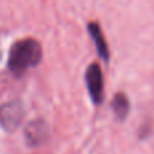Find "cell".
<instances>
[{
    "instance_id": "7a4b0ae2",
    "label": "cell",
    "mask_w": 154,
    "mask_h": 154,
    "mask_svg": "<svg viewBox=\"0 0 154 154\" xmlns=\"http://www.w3.org/2000/svg\"><path fill=\"white\" fill-rule=\"evenodd\" d=\"M85 81H87V88L89 92L91 100L93 101V104L100 106L104 99V80L101 69L97 64H91L87 68Z\"/></svg>"
},
{
    "instance_id": "3957f363",
    "label": "cell",
    "mask_w": 154,
    "mask_h": 154,
    "mask_svg": "<svg viewBox=\"0 0 154 154\" xmlns=\"http://www.w3.org/2000/svg\"><path fill=\"white\" fill-rule=\"evenodd\" d=\"M23 120V107L19 101H8L0 107V126L5 131H14Z\"/></svg>"
},
{
    "instance_id": "8992f818",
    "label": "cell",
    "mask_w": 154,
    "mask_h": 154,
    "mask_svg": "<svg viewBox=\"0 0 154 154\" xmlns=\"http://www.w3.org/2000/svg\"><path fill=\"white\" fill-rule=\"evenodd\" d=\"M112 109H114L115 115L118 119H125L127 116L128 111H130V101H128L127 96L125 93H118L115 95L114 100H112Z\"/></svg>"
},
{
    "instance_id": "5b68a950",
    "label": "cell",
    "mask_w": 154,
    "mask_h": 154,
    "mask_svg": "<svg viewBox=\"0 0 154 154\" xmlns=\"http://www.w3.org/2000/svg\"><path fill=\"white\" fill-rule=\"evenodd\" d=\"M46 135V126L43 122L41 120H35V122H31L26 128V139L27 143L32 145H39L43 142Z\"/></svg>"
},
{
    "instance_id": "277c9868",
    "label": "cell",
    "mask_w": 154,
    "mask_h": 154,
    "mask_svg": "<svg viewBox=\"0 0 154 154\" xmlns=\"http://www.w3.org/2000/svg\"><path fill=\"white\" fill-rule=\"evenodd\" d=\"M88 32H89L93 43H95L96 50H97V54L101 57L103 61H108L109 50H108V46H107L104 34H103V31H101L100 24L95 23V22H91V23L88 24Z\"/></svg>"
},
{
    "instance_id": "6da1fadb",
    "label": "cell",
    "mask_w": 154,
    "mask_h": 154,
    "mask_svg": "<svg viewBox=\"0 0 154 154\" xmlns=\"http://www.w3.org/2000/svg\"><path fill=\"white\" fill-rule=\"evenodd\" d=\"M42 60V48L35 39L26 38L15 42L8 54V69L15 76H22L37 66Z\"/></svg>"
}]
</instances>
